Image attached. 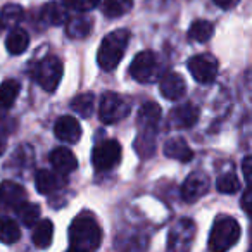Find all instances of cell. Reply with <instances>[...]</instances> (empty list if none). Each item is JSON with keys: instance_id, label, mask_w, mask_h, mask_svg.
I'll list each match as a JSON object with an SVG mask.
<instances>
[{"instance_id": "obj_1", "label": "cell", "mask_w": 252, "mask_h": 252, "mask_svg": "<svg viewBox=\"0 0 252 252\" xmlns=\"http://www.w3.org/2000/svg\"><path fill=\"white\" fill-rule=\"evenodd\" d=\"M102 228L94 214L80 213L69 226V247L78 252H92L100 247Z\"/></svg>"}, {"instance_id": "obj_2", "label": "cell", "mask_w": 252, "mask_h": 252, "mask_svg": "<svg viewBox=\"0 0 252 252\" xmlns=\"http://www.w3.org/2000/svg\"><path fill=\"white\" fill-rule=\"evenodd\" d=\"M130 32L125 28L111 32L104 36L100 43V49L97 52V63L104 71H112L119 66L123 56L126 52V47L130 42Z\"/></svg>"}, {"instance_id": "obj_3", "label": "cell", "mask_w": 252, "mask_h": 252, "mask_svg": "<svg viewBox=\"0 0 252 252\" xmlns=\"http://www.w3.org/2000/svg\"><path fill=\"white\" fill-rule=\"evenodd\" d=\"M240 224L231 216H221L214 221L209 233V249L214 252H224L231 249L240 238Z\"/></svg>"}, {"instance_id": "obj_4", "label": "cell", "mask_w": 252, "mask_h": 252, "mask_svg": "<svg viewBox=\"0 0 252 252\" xmlns=\"http://www.w3.org/2000/svg\"><path fill=\"white\" fill-rule=\"evenodd\" d=\"M63 61L57 56H47L40 61L38 64H35L32 69V76L40 87L45 92H54L61 83L63 78Z\"/></svg>"}, {"instance_id": "obj_5", "label": "cell", "mask_w": 252, "mask_h": 252, "mask_svg": "<svg viewBox=\"0 0 252 252\" xmlns=\"http://www.w3.org/2000/svg\"><path fill=\"white\" fill-rule=\"evenodd\" d=\"M130 114V102L126 100L123 95L116 92H105L100 97L98 104V118L105 125H114V123L125 119Z\"/></svg>"}, {"instance_id": "obj_6", "label": "cell", "mask_w": 252, "mask_h": 252, "mask_svg": "<svg viewBox=\"0 0 252 252\" xmlns=\"http://www.w3.org/2000/svg\"><path fill=\"white\" fill-rule=\"evenodd\" d=\"M159 73H161V66H159L158 54H154L152 50H144L131 61L130 74L138 83H152L159 78Z\"/></svg>"}, {"instance_id": "obj_7", "label": "cell", "mask_w": 252, "mask_h": 252, "mask_svg": "<svg viewBox=\"0 0 252 252\" xmlns=\"http://www.w3.org/2000/svg\"><path fill=\"white\" fill-rule=\"evenodd\" d=\"M121 161V145L118 140H104L97 144L92 151V164H94L95 171L104 173L109 169L116 168Z\"/></svg>"}, {"instance_id": "obj_8", "label": "cell", "mask_w": 252, "mask_h": 252, "mask_svg": "<svg viewBox=\"0 0 252 252\" xmlns=\"http://www.w3.org/2000/svg\"><path fill=\"white\" fill-rule=\"evenodd\" d=\"M218 69H220V64H218L216 57L211 54H199L189 61L190 74L199 83H213L218 76Z\"/></svg>"}, {"instance_id": "obj_9", "label": "cell", "mask_w": 252, "mask_h": 252, "mask_svg": "<svg viewBox=\"0 0 252 252\" xmlns=\"http://www.w3.org/2000/svg\"><path fill=\"white\" fill-rule=\"evenodd\" d=\"M211 180L207 178V175L200 171H195L192 175L187 176V180L182 185V197L185 202L193 204L199 199H202L207 192H209Z\"/></svg>"}, {"instance_id": "obj_10", "label": "cell", "mask_w": 252, "mask_h": 252, "mask_svg": "<svg viewBox=\"0 0 252 252\" xmlns=\"http://www.w3.org/2000/svg\"><path fill=\"white\" fill-rule=\"evenodd\" d=\"M26 200V190L19 183H0V211H14Z\"/></svg>"}, {"instance_id": "obj_11", "label": "cell", "mask_w": 252, "mask_h": 252, "mask_svg": "<svg viewBox=\"0 0 252 252\" xmlns=\"http://www.w3.org/2000/svg\"><path fill=\"white\" fill-rule=\"evenodd\" d=\"M54 133L61 142L76 144L81 138V126L73 116H61L54 126Z\"/></svg>"}, {"instance_id": "obj_12", "label": "cell", "mask_w": 252, "mask_h": 252, "mask_svg": "<svg viewBox=\"0 0 252 252\" xmlns=\"http://www.w3.org/2000/svg\"><path fill=\"white\" fill-rule=\"evenodd\" d=\"M66 183L64 175L50 169H38L35 176V187L42 195H50V193L61 190Z\"/></svg>"}, {"instance_id": "obj_13", "label": "cell", "mask_w": 252, "mask_h": 252, "mask_svg": "<svg viewBox=\"0 0 252 252\" xmlns=\"http://www.w3.org/2000/svg\"><path fill=\"white\" fill-rule=\"evenodd\" d=\"M159 90H161L162 97H166L168 100H180L187 94V85L178 73H166L161 78Z\"/></svg>"}, {"instance_id": "obj_14", "label": "cell", "mask_w": 252, "mask_h": 252, "mask_svg": "<svg viewBox=\"0 0 252 252\" xmlns=\"http://www.w3.org/2000/svg\"><path fill=\"white\" fill-rule=\"evenodd\" d=\"M50 164H52L54 171L61 173V175H69L78 168L76 156L66 147H57L50 152Z\"/></svg>"}, {"instance_id": "obj_15", "label": "cell", "mask_w": 252, "mask_h": 252, "mask_svg": "<svg viewBox=\"0 0 252 252\" xmlns=\"http://www.w3.org/2000/svg\"><path fill=\"white\" fill-rule=\"evenodd\" d=\"M197 121H199V109L190 102L178 105L171 111V125L178 130H182V128L189 130Z\"/></svg>"}, {"instance_id": "obj_16", "label": "cell", "mask_w": 252, "mask_h": 252, "mask_svg": "<svg viewBox=\"0 0 252 252\" xmlns=\"http://www.w3.org/2000/svg\"><path fill=\"white\" fill-rule=\"evenodd\" d=\"M164 156L180 162H190L193 159V151L189 147L185 138H169L164 144Z\"/></svg>"}, {"instance_id": "obj_17", "label": "cell", "mask_w": 252, "mask_h": 252, "mask_svg": "<svg viewBox=\"0 0 252 252\" xmlns=\"http://www.w3.org/2000/svg\"><path fill=\"white\" fill-rule=\"evenodd\" d=\"M19 92H21V85L16 80H5L0 85V119L4 118L5 112L14 105Z\"/></svg>"}, {"instance_id": "obj_18", "label": "cell", "mask_w": 252, "mask_h": 252, "mask_svg": "<svg viewBox=\"0 0 252 252\" xmlns=\"http://www.w3.org/2000/svg\"><path fill=\"white\" fill-rule=\"evenodd\" d=\"M94 21L88 16H73L66 19V33L69 38H85L90 35Z\"/></svg>"}, {"instance_id": "obj_19", "label": "cell", "mask_w": 252, "mask_h": 252, "mask_svg": "<svg viewBox=\"0 0 252 252\" xmlns=\"http://www.w3.org/2000/svg\"><path fill=\"white\" fill-rule=\"evenodd\" d=\"M28 43H30V36L25 30L12 28L11 32H9L7 38H5V49H7V52L12 54V56H19V54H23L28 49Z\"/></svg>"}, {"instance_id": "obj_20", "label": "cell", "mask_w": 252, "mask_h": 252, "mask_svg": "<svg viewBox=\"0 0 252 252\" xmlns=\"http://www.w3.org/2000/svg\"><path fill=\"white\" fill-rule=\"evenodd\" d=\"M161 119V107L156 102H147L140 107L138 111V118L137 123L142 128H154L158 130V123Z\"/></svg>"}, {"instance_id": "obj_21", "label": "cell", "mask_w": 252, "mask_h": 252, "mask_svg": "<svg viewBox=\"0 0 252 252\" xmlns=\"http://www.w3.org/2000/svg\"><path fill=\"white\" fill-rule=\"evenodd\" d=\"M135 151L140 158H151L156 152V130L154 128H142V133L135 140Z\"/></svg>"}, {"instance_id": "obj_22", "label": "cell", "mask_w": 252, "mask_h": 252, "mask_svg": "<svg viewBox=\"0 0 252 252\" xmlns=\"http://www.w3.org/2000/svg\"><path fill=\"white\" fill-rule=\"evenodd\" d=\"M35 230H33V244L38 249H47L52 244V237H54V224L50 220H42L36 221Z\"/></svg>"}, {"instance_id": "obj_23", "label": "cell", "mask_w": 252, "mask_h": 252, "mask_svg": "<svg viewBox=\"0 0 252 252\" xmlns=\"http://www.w3.org/2000/svg\"><path fill=\"white\" fill-rule=\"evenodd\" d=\"M66 7L61 5L59 2H49L42 9V19L50 26H59L66 23Z\"/></svg>"}, {"instance_id": "obj_24", "label": "cell", "mask_w": 252, "mask_h": 252, "mask_svg": "<svg viewBox=\"0 0 252 252\" xmlns=\"http://www.w3.org/2000/svg\"><path fill=\"white\" fill-rule=\"evenodd\" d=\"M21 238V228L11 218H0V242L2 244H16Z\"/></svg>"}, {"instance_id": "obj_25", "label": "cell", "mask_w": 252, "mask_h": 252, "mask_svg": "<svg viewBox=\"0 0 252 252\" xmlns=\"http://www.w3.org/2000/svg\"><path fill=\"white\" fill-rule=\"evenodd\" d=\"M95 107V97L92 92H85V94H80L73 98L71 102V109H73L76 114H80L81 118H90L92 112H94Z\"/></svg>"}, {"instance_id": "obj_26", "label": "cell", "mask_w": 252, "mask_h": 252, "mask_svg": "<svg viewBox=\"0 0 252 252\" xmlns=\"http://www.w3.org/2000/svg\"><path fill=\"white\" fill-rule=\"evenodd\" d=\"M14 211L18 213L19 223H21L23 226H26V228H32L40 218V206L32 204V202H26V200L21 204V206L16 207Z\"/></svg>"}, {"instance_id": "obj_27", "label": "cell", "mask_w": 252, "mask_h": 252, "mask_svg": "<svg viewBox=\"0 0 252 252\" xmlns=\"http://www.w3.org/2000/svg\"><path fill=\"white\" fill-rule=\"evenodd\" d=\"M214 33V26L213 23L206 21V19H199V21L192 23V26H190L189 30V38L193 40V42H207V40L213 36Z\"/></svg>"}, {"instance_id": "obj_28", "label": "cell", "mask_w": 252, "mask_h": 252, "mask_svg": "<svg viewBox=\"0 0 252 252\" xmlns=\"http://www.w3.org/2000/svg\"><path fill=\"white\" fill-rule=\"evenodd\" d=\"M133 5V0H105L102 5V12L105 18H119L126 14Z\"/></svg>"}, {"instance_id": "obj_29", "label": "cell", "mask_w": 252, "mask_h": 252, "mask_svg": "<svg viewBox=\"0 0 252 252\" xmlns=\"http://www.w3.org/2000/svg\"><path fill=\"white\" fill-rule=\"evenodd\" d=\"M242 183L238 182L235 173H224V175H220V178L216 180V189L221 193H237Z\"/></svg>"}, {"instance_id": "obj_30", "label": "cell", "mask_w": 252, "mask_h": 252, "mask_svg": "<svg viewBox=\"0 0 252 252\" xmlns=\"http://www.w3.org/2000/svg\"><path fill=\"white\" fill-rule=\"evenodd\" d=\"M100 4V0H63V5L74 12H88Z\"/></svg>"}, {"instance_id": "obj_31", "label": "cell", "mask_w": 252, "mask_h": 252, "mask_svg": "<svg viewBox=\"0 0 252 252\" xmlns=\"http://www.w3.org/2000/svg\"><path fill=\"white\" fill-rule=\"evenodd\" d=\"M0 16H2V23H18L23 19L25 11H23V7L18 4H7L2 7Z\"/></svg>"}, {"instance_id": "obj_32", "label": "cell", "mask_w": 252, "mask_h": 252, "mask_svg": "<svg viewBox=\"0 0 252 252\" xmlns=\"http://www.w3.org/2000/svg\"><path fill=\"white\" fill-rule=\"evenodd\" d=\"M11 131H12V123H7V125L0 123V156L5 151V145H7V138L11 135Z\"/></svg>"}, {"instance_id": "obj_33", "label": "cell", "mask_w": 252, "mask_h": 252, "mask_svg": "<svg viewBox=\"0 0 252 252\" xmlns=\"http://www.w3.org/2000/svg\"><path fill=\"white\" fill-rule=\"evenodd\" d=\"M251 162H252V158H251V156L244 158V162H242V171H244L245 182H249V178H251Z\"/></svg>"}, {"instance_id": "obj_34", "label": "cell", "mask_w": 252, "mask_h": 252, "mask_svg": "<svg viewBox=\"0 0 252 252\" xmlns=\"http://www.w3.org/2000/svg\"><path fill=\"white\" fill-rule=\"evenodd\" d=\"M213 2L221 9H231L238 4V0H213Z\"/></svg>"}, {"instance_id": "obj_35", "label": "cell", "mask_w": 252, "mask_h": 252, "mask_svg": "<svg viewBox=\"0 0 252 252\" xmlns=\"http://www.w3.org/2000/svg\"><path fill=\"white\" fill-rule=\"evenodd\" d=\"M249 199H251V192H249V189H245L244 197H242V207L245 213H249Z\"/></svg>"}, {"instance_id": "obj_36", "label": "cell", "mask_w": 252, "mask_h": 252, "mask_svg": "<svg viewBox=\"0 0 252 252\" xmlns=\"http://www.w3.org/2000/svg\"><path fill=\"white\" fill-rule=\"evenodd\" d=\"M2 28H4V23H2V19H0V33H2Z\"/></svg>"}]
</instances>
